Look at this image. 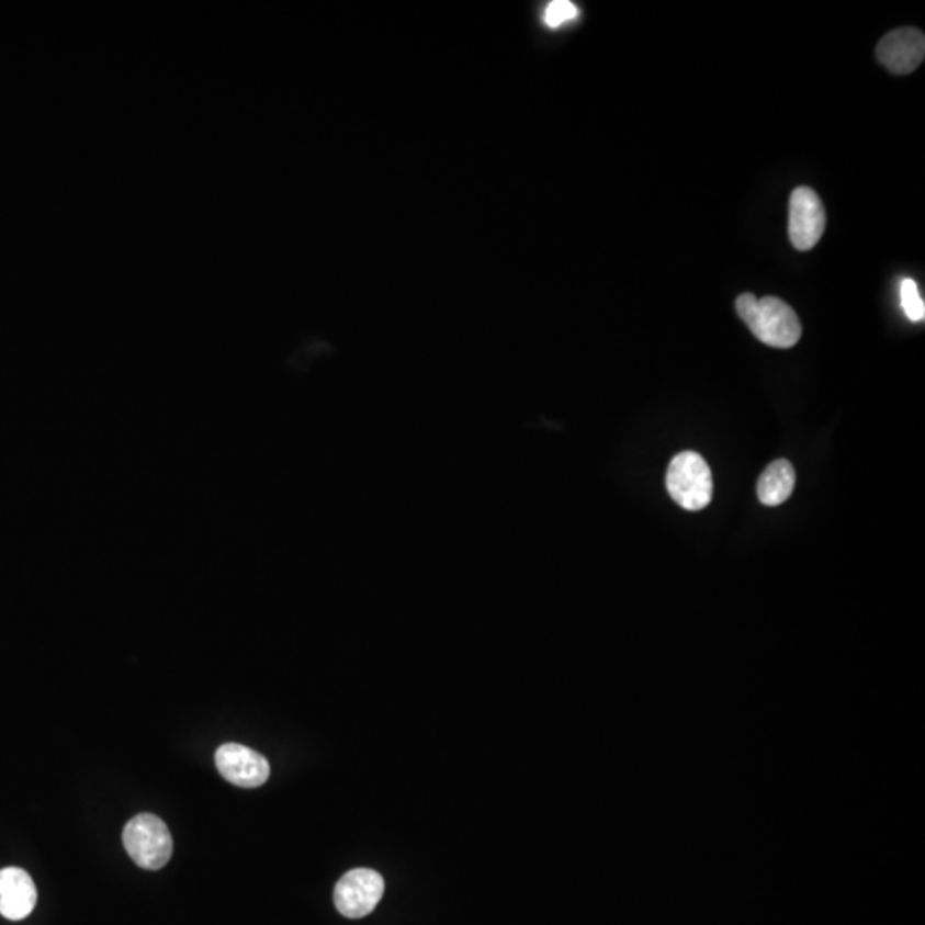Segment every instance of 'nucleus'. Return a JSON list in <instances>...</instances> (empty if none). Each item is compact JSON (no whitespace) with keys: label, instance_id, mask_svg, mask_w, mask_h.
<instances>
[{"label":"nucleus","instance_id":"0eeeda50","mask_svg":"<svg viewBox=\"0 0 925 925\" xmlns=\"http://www.w3.org/2000/svg\"><path fill=\"white\" fill-rule=\"evenodd\" d=\"M879 63L893 75L914 72L925 57V36L917 27H900L882 36L876 48Z\"/></svg>","mask_w":925,"mask_h":925},{"label":"nucleus","instance_id":"6e6552de","mask_svg":"<svg viewBox=\"0 0 925 925\" xmlns=\"http://www.w3.org/2000/svg\"><path fill=\"white\" fill-rule=\"evenodd\" d=\"M38 900L35 882L20 867L0 871V915L9 921H23L32 914Z\"/></svg>","mask_w":925,"mask_h":925},{"label":"nucleus","instance_id":"39448f33","mask_svg":"<svg viewBox=\"0 0 925 925\" xmlns=\"http://www.w3.org/2000/svg\"><path fill=\"white\" fill-rule=\"evenodd\" d=\"M826 228V213L820 195L809 188H797L790 195L789 237L797 250H811Z\"/></svg>","mask_w":925,"mask_h":925},{"label":"nucleus","instance_id":"9b49d317","mask_svg":"<svg viewBox=\"0 0 925 925\" xmlns=\"http://www.w3.org/2000/svg\"><path fill=\"white\" fill-rule=\"evenodd\" d=\"M902 305L903 311H905L906 317H909L910 320L918 323V320L924 319V301L918 297L917 283H915L914 280H910V278L903 280L902 283Z\"/></svg>","mask_w":925,"mask_h":925},{"label":"nucleus","instance_id":"1a4fd4ad","mask_svg":"<svg viewBox=\"0 0 925 925\" xmlns=\"http://www.w3.org/2000/svg\"><path fill=\"white\" fill-rule=\"evenodd\" d=\"M796 487V470L787 460H777L768 465L758 481V497L765 506H780L792 496Z\"/></svg>","mask_w":925,"mask_h":925},{"label":"nucleus","instance_id":"7ed1b4c3","mask_svg":"<svg viewBox=\"0 0 925 925\" xmlns=\"http://www.w3.org/2000/svg\"><path fill=\"white\" fill-rule=\"evenodd\" d=\"M124 847L131 859L148 871H158L172 857L173 839L167 824L153 814H139L125 824Z\"/></svg>","mask_w":925,"mask_h":925},{"label":"nucleus","instance_id":"9d476101","mask_svg":"<svg viewBox=\"0 0 925 925\" xmlns=\"http://www.w3.org/2000/svg\"><path fill=\"white\" fill-rule=\"evenodd\" d=\"M579 11L569 0H554L546 5L543 21L549 27H559L578 18Z\"/></svg>","mask_w":925,"mask_h":925},{"label":"nucleus","instance_id":"f03ea898","mask_svg":"<svg viewBox=\"0 0 925 925\" xmlns=\"http://www.w3.org/2000/svg\"><path fill=\"white\" fill-rule=\"evenodd\" d=\"M667 490L680 508L699 511L713 499V475L701 454L684 451L670 461Z\"/></svg>","mask_w":925,"mask_h":925},{"label":"nucleus","instance_id":"20e7f679","mask_svg":"<svg viewBox=\"0 0 925 925\" xmlns=\"http://www.w3.org/2000/svg\"><path fill=\"white\" fill-rule=\"evenodd\" d=\"M384 894V879L372 869H353L336 882V910L347 918L368 917Z\"/></svg>","mask_w":925,"mask_h":925},{"label":"nucleus","instance_id":"423d86ee","mask_svg":"<svg viewBox=\"0 0 925 925\" xmlns=\"http://www.w3.org/2000/svg\"><path fill=\"white\" fill-rule=\"evenodd\" d=\"M216 768L219 775L230 783L242 787V789H256L266 783L270 778L271 769L268 759L262 754L228 742L218 747L215 754Z\"/></svg>","mask_w":925,"mask_h":925},{"label":"nucleus","instance_id":"f257e3e1","mask_svg":"<svg viewBox=\"0 0 925 925\" xmlns=\"http://www.w3.org/2000/svg\"><path fill=\"white\" fill-rule=\"evenodd\" d=\"M735 308L751 332L768 347L787 350L801 340V320L796 311L780 298H756L753 293H742Z\"/></svg>","mask_w":925,"mask_h":925}]
</instances>
